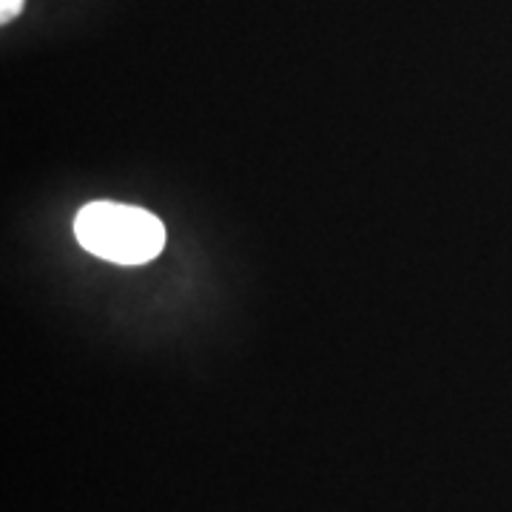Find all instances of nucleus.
Instances as JSON below:
<instances>
[{"instance_id": "2", "label": "nucleus", "mask_w": 512, "mask_h": 512, "mask_svg": "<svg viewBox=\"0 0 512 512\" xmlns=\"http://www.w3.org/2000/svg\"><path fill=\"white\" fill-rule=\"evenodd\" d=\"M20 9H23V0H0V20L3 23L15 20L20 15Z\"/></svg>"}, {"instance_id": "1", "label": "nucleus", "mask_w": 512, "mask_h": 512, "mask_svg": "<svg viewBox=\"0 0 512 512\" xmlns=\"http://www.w3.org/2000/svg\"><path fill=\"white\" fill-rule=\"evenodd\" d=\"M74 237L114 265H143L165 248V225L143 208L123 202H89L74 220Z\"/></svg>"}]
</instances>
